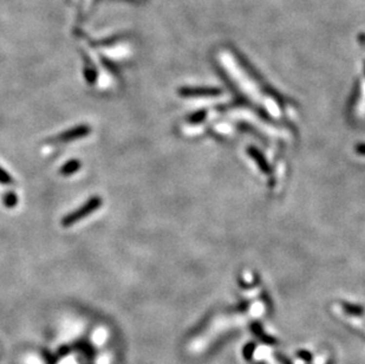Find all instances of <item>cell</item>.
<instances>
[{
	"mask_svg": "<svg viewBox=\"0 0 365 364\" xmlns=\"http://www.w3.org/2000/svg\"><path fill=\"white\" fill-rule=\"evenodd\" d=\"M102 203L103 200L99 197L90 198L84 205L80 206L76 211L71 212L70 214H68L66 217H64L62 219V225L64 227H70V226L77 223L78 221L84 219L88 215L93 214L95 211H97V209L102 206Z\"/></svg>",
	"mask_w": 365,
	"mask_h": 364,
	"instance_id": "obj_1",
	"label": "cell"
},
{
	"mask_svg": "<svg viewBox=\"0 0 365 364\" xmlns=\"http://www.w3.org/2000/svg\"><path fill=\"white\" fill-rule=\"evenodd\" d=\"M91 128L86 124H80L78 127L71 128V129L64 131V133H60L59 135L56 137V141L59 142H69V141H74V140H78L82 139V137L88 136L90 134Z\"/></svg>",
	"mask_w": 365,
	"mask_h": 364,
	"instance_id": "obj_2",
	"label": "cell"
},
{
	"mask_svg": "<svg viewBox=\"0 0 365 364\" xmlns=\"http://www.w3.org/2000/svg\"><path fill=\"white\" fill-rule=\"evenodd\" d=\"M80 166H82V164H80V162L78 161V160H70V161L66 162V163L60 168L59 174L63 176H70L78 172Z\"/></svg>",
	"mask_w": 365,
	"mask_h": 364,
	"instance_id": "obj_3",
	"label": "cell"
},
{
	"mask_svg": "<svg viewBox=\"0 0 365 364\" xmlns=\"http://www.w3.org/2000/svg\"><path fill=\"white\" fill-rule=\"evenodd\" d=\"M2 203H4L5 207L12 208L18 203V197L13 192H8L2 197Z\"/></svg>",
	"mask_w": 365,
	"mask_h": 364,
	"instance_id": "obj_4",
	"label": "cell"
},
{
	"mask_svg": "<svg viewBox=\"0 0 365 364\" xmlns=\"http://www.w3.org/2000/svg\"><path fill=\"white\" fill-rule=\"evenodd\" d=\"M0 183H1V184H12L13 183L12 178H11V176L8 175V173L6 172V170L2 169L1 167H0Z\"/></svg>",
	"mask_w": 365,
	"mask_h": 364,
	"instance_id": "obj_5",
	"label": "cell"
}]
</instances>
